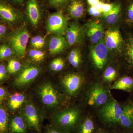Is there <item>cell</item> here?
Segmentation results:
<instances>
[{"mask_svg": "<svg viewBox=\"0 0 133 133\" xmlns=\"http://www.w3.org/2000/svg\"><path fill=\"white\" fill-rule=\"evenodd\" d=\"M29 37V33L26 28L17 30L10 36V44L15 52L20 57H23L25 55Z\"/></svg>", "mask_w": 133, "mask_h": 133, "instance_id": "obj_1", "label": "cell"}, {"mask_svg": "<svg viewBox=\"0 0 133 133\" xmlns=\"http://www.w3.org/2000/svg\"><path fill=\"white\" fill-rule=\"evenodd\" d=\"M122 112V108L115 100L107 102L99 111L102 118L110 124L119 123Z\"/></svg>", "mask_w": 133, "mask_h": 133, "instance_id": "obj_2", "label": "cell"}, {"mask_svg": "<svg viewBox=\"0 0 133 133\" xmlns=\"http://www.w3.org/2000/svg\"><path fill=\"white\" fill-rule=\"evenodd\" d=\"M66 18L62 13L57 12L51 15L48 19L46 29L48 34L61 35L66 33L67 29Z\"/></svg>", "mask_w": 133, "mask_h": 133, "instance_id": "obj_3", "label": "cell"}, {"mask_svg": "<svg viewBox=\"0 0 133 133\" xmlns=\"http://www.w3.org/2000/svg\"><path fill=\"white\" fill-rule=\"evenodd\" d=\"M79 111L76 108H72L60 113L56 118V122L62 128L69 129L74 127L79 118Z\"/></svg>", "mask_w": 133, "mask_h": 133, "instance_id": "obj_4", "label": "cell"}, {"mask_svg": "<svg viewBox=\"0 0 133 133\" xmlns=\"http://www.w3.org/2000/svg\"><path fill=\"white\" fill-rule=\"evenodd\" d=\"M108 94L105 89L99 84H95L90 89L88 104L92 106H103L107 102Z\"/></svg>", "mask_w": 133, "mask_h": 133, "instance_id": "obj_5", "label": "cell"}, {"mask_svg": "<svg viewBox=\"0 0 133 133\" xmlns=\"http://www.w3.org/2000/svg\"><path fill=\"white\" fill-rule=\"evenodd\" d=\"M39 94L44 104L48 106H54L59 103L57 93L51 84L46 83L41 87Z\"/></svg>", "mask_w": 133, "mask_h": 133, "instance_id": "obj_6", "label": "cell"}, {"mask_svg": "<svg viewBox=\"0 0 133 133\" xmlns=\"http://www.w3.org/2000/svg\"><path fill=\"white\" fill-rule=\"evenodd\" d=\"M92 59L95 66L99 69H102L106 62L108 48L102 39L92 48Z\"/></svg>", "mask_w": 133, "mask_h": 133, "instance_id": "obj_7", "label": "cell"}, {"mask_svg": "<svg viewBox=\"0 0 133 133\" xmlns=\"http://www.w3.org/2000/svg\"><path fill=\"white\" fill-rule=\"evenodd\" d=\"M83 79L77 74H67L62 79V84L66 92L74 95L78 92L83 84Z\"/></svg>", "mask_w": 133, "mask_h": 133, "instance_id": "obj_8", "label": "cell"}, {"mask_svg": "<svg viewBox=\"0 0 133 133\" xmlns=\"http://www.w3.org/2000/svg\"><path fill=\"white\" fill-rule=\"evenodd\" d=\"M24 115L27 125L30 128L38 132L40 130V122L36 109L33 104L26 105Z\"/></svg>", "mask_w": 133, "mask_h": 133, "instance_id": "obj_9", "label": "cell"}, {"mask_svg": "<svg viewBox=\"0 0 133 133\" xmlns=\"http://www.w3.org/2000/svg\"><path fill=\"white\" fill-rule=\"evenodd\" d=\"M40 72L38 67L30 66L24 69L15 79L17 85H23L32 81L37 77Z\"/></svg>", "mask_w": 133, "mask_h": 133, "instance_id": "obj_10", "label": "cell"}, {"mask_svg": "<svg viewBox=\"0 0 133 133\" xmlns=\"http://www.w3.org/2000/svg\"><path fill=\"white\" fill-rule=\"evenodd\" d=\"M103 34V27L100 23L92 22L88 24L87 35L93 43H97L102 39Z\"/></svg>", "mask_w": 133, "mask_h": 133, "instance_id": "obj_11", "label": "cell"}, {"mask_svg": "<svg viewBox=\"0 0 133 133\" xmlns=\"http://www.w3.org/2000/svg\"><path fill=\"white\" fill-rule=\"evenodd\" d=\"M27 13L30 22L33 26H36L41 19L40 8L36 0H28Z\"/></svg>", "mask_w": 133, "mask_h": 133, "instance_id": "obj_12", "label": "cell"}, {"mask_svg": "<svg viewBox=\"0 0 133 133\" xmlns=\"http://www.w3.org/2000/svg\"><path fill=\"white\" fill-rule=\"evenodd\" d=\"M119 123L126 128L133 127V104L129 103L122 108V112Z\"/></svg>", "mask_w": 133, "mask_h": 133, "instance_id": "obj_13", "label": "cell"}, {"mask_svg": "<svg viewBox=\"0 0 133 133\" xmlns=\"http://www.w3.org/2000/svg\"><path fill=\"white\" fill-rule=\"evenodd\" d=\"M0 17L7 22L16 21L19 18L17 12L9 5L0 2Z\"/></svg>", "mask_w": 133, "mask_h": 133, "instance_id": "obj_14", "label": "cell"}, {"mask_svg": "<svg viewBox=\"0 0 133 133\" xmlns=\"http://www.w3.org/2000/svg\"><path fill=\"white\" fill-rule=\"evenodd\" d=\"M66 43L63 36L57 35L51 38L49 43V51L52 55L62 52L66 46Z\"/></svg>", "mask_w": 133, "mask_h": 133, "instance_id": "obj_15", "label": "cell"}, {"mask_svg": "<svg viewBox=\"0 0 133 133\" xmlns=\"http://www.w3.org/2000/svg\"><path fill=\"white\" fill-rule=\"evenodd\" d=\"M122 38L119 31L117 30H108L105 33V44L108 49L118 47L121 43Z\"/></svg>", "mask_w": 133, "mask_h": 133, "instance_id": "obj_16", "label": "cell"}, {"mask_svg": "<svg viewBox=\"0 0 133 133\" xmlns=\"http://www.w3.org/2000/svg\"><path fill=\"white\" fill-rule=\"evenodd\" d=\"M81 28L78 24L72 23L67 28L66 32V41L70 46L74 45L80 38Z\"/></svg>", "mask_w": 133, "mask_h": 133, "instance_id": "obj_17", "label": "cell"}, {"mask_svg": "<svg viewBox=\"0 0 133 133\" xmlns=\"http://www.w3.org/2000/svg\"><path fill=\"white\" fill-rule=\"evenodd\" d=\"M111 89L130 91L133 90V79L130 77L122 78L115 82Z\"/></svg>", "mask_w": 133, "mask_h": 133, "instance_id": "obj_18", "label": "cell"}, {"mask_svg": "<svg viewBox=\"0 0 133 133\" xmlns=\"http://www.w3.org/2000/svg\"><path fill=\"white\" fill-rule=\"evenodd\" d=\"M84 5L80 1L75 0L71 3L69 8V14L72 18L77 19L83 16L84 14Z\"/></svg>", "mask_w": 133, "mask_h": 133, "instance_id": "obj_19", "label": "cell"}, {"mask_svg": "<svg viewBox=\"0 0 133 133\" xmlns=\"http://www.w3.org/2000/svg\"><path fill=\"white\" fill-rule=\"evenodd\" d=\"M10 128L14 133H26V124L20 116H16L12 120Z\"/></svg>", "mask_w": 133, "mask_h": 133, "instance_id": "obj_20", "label": "cell"}, {"mask_svg": "<svg viewBox=\"0 0 133 133\" xmlns=\"http://www.w3.org/2000/svg\"><path fill=\"white\" fill-rule=\"evenodd\" d=\"M121 5H115L111 10L105 14H103L106 21L109 24H113L117 22L121 11Z\"/></svg>", "mask_w": 133, "mask_h": 133, "instance_id": "obj_21", "label": "cell"}, {"mask_svg": "<svg viewBox=\"0 0 133 133\" xmlns=\"http://www.w3.org/2000/svg\"><path fill=\"white\" fill-rule=\"evenodd\" d=\"M25 96L20 93H16L10 97L9 101L10 107L13 110H16L21 106L25 100Z\"/></svg>", "mask_w": 133, "mask_h": 133, "instance_id": "obj_22", "label": "cell"}, {"mask_svg": "<svg viewBox=\"0 0 133 133\" xmlns=\"http://www.w3.org/2000/svg\"><path fill=\"white\" fill-rule=\"evenodd\" d=\"M95 129L94 122L91 119L87 118L81 123L79 133H93Z\"/></svg>", "mask_w": 133, "mask_h": 133, "instance_id": "obj_23", "label": "cell"}, {"mask_svg": "<svg viewBox=\"0 0 133 133\" xmlns=\"http://www.w3.org/2000/svg\"><path fill=\"white\" fill-rule=\"evenodd\" d=\"M8 119L6 111L0 108V133H5L7 128Z\"/></svg>", "mask_w": 133, "mask_h": 133, "instance_id": "obj_24", "label": "cell"}, {"mask_svg": "<svg viewBox=\"0 0 133 133\" xmlns=\"http://www.w3.org/2000/svg\"><path fill=\"white\" fill-rule=\"evenodd\" d=\"M29 55L31 59L35 62L43 61L45 57V52L37 49L30 50Z\"/></svg>", "mask_w": 133, "mask_h": 133, "instance_id": "obj_25", "label": "cell"}, {"mask_svg": "<svg viewBox=\"0 0 133 133\" xmlns=\"http://www.w3.org/2000/svg\"><path fill=\"white\" fill-rule=\"evenodd\" d=\"M21 64L20 62L14 59L10 60L8 64L7 70L11 74L16 73L21 69Z\"/></svg>", "mask_w": 133, "mask_h": 133, "instance_id": "obj_26", "label": "cell"}, {"mask_svg": "<svg viewBox=\"0 0 133 133\" xmlns=\"http://www.w3.org/2000/svg\"><path fill=\"white\" fill-rule=\"evenodd\" d=\"M116 77V71L111 66H108L106 69L104 74V79L108 82H111L114 80Z\"/></svg>", "mask_w": 133, "mask_h": 133, "instance_id": "obj_27", "label": "cell"}, {"mask_svg": "<svg viewBox=\"0 0 133 133\" xmlns=\"http://www.w3.org/2000/svg\"><path fill=\"white\" fill-rule=\"evenodd\" d=\"M12 54L11 49L7 45L4 44L0 47V59H3L9 57Z\"/></svg>", "mask_w": 133, "mask_h": 133, "instance_id": "obj_28", "label": "cell"}, {"mask_svg": "<svg viewBox=\"0 0 133 133\" xmlns=\"http://www.w3.org/2000/svg\"><path fill=\"white\" fill-rule=\"evenodd\" d=\"M80 56L81 55L78 50L76 49L72 50L70 52L69 56V60L70 63H71L76 58Z\"/></svg>", "mask_w": 133, "mask_h": 133, "instance_id": "obj_29", "label": "cell"}, {"mask_svg": "<svg viewBox=\"0 0 133 133\" xmlns=\"http://www.w3.org/2000/svg\"><path fill=\"white\" fill-rule=\"evenodd\" d=\"M115 6V5L114 4L104 3L102 6V13H103V14H107L112 10Z\"/></svg>", "mask_w": 133, "mask_h": 133, "instance_id": "obj_30", "label": "cell"}, {"mask_svg": "<svg viewBox=\"0 0 133 133\" xmlns=\"http://www.w3.org/2000/svg\"><path fill=\"white\" fill-rule=\"evenodd\" d=\"M68 0H49L50 4L55 7H59L63 5Z\"/></svg>", "mask_w": 133, "mask_h": 133, "instance_id": "obj_31", "label": "cell"}, {"mask_svg": "<svg viewBox=\"0 0 133 133\" xmlns=\"http://www.w3.org/2000/svg\"><path fill=\"white\" fill-rule=\"evenodd\" d=\"M47 133H66L55 127H49L47 128Z\"/></svg>", "mask_w": 133, "mask_h": 133, "instance_id": "obj_32", "label": "cell"}, {"mask_svg": "<svg viewBox=\"0 0 133 133\" xmlns=\"http://www.w3.org/2000/svg\"><path fill=\"white\" fill-rule=\"evenodd\" d=\"M89 14L93 16H94L98 17L99 16L101 12L96 9L95 6H91L88 10Z\"/></svg>", "mask_w": 133, "mask_h": 133, "instance_id": "obj_33", "label": "cell"}, {"mask_svg": "<svg viewBox=\"0 0 133 133\" xmlns=\"http://www.w3.org/2000/svg\"><path fill=\"white\" fill-rule=\"evenodd\" d=\"M128 55L129 59L133 64V42L129 45L128 50Z\"/></svg>", "mask_w": 133, "mask_h": 133, "instance_id": "obj_34", "label": "cell"}, {"mask_svg": "<svg viewBox=\"0 0 133 133\" xmlns=\"http://www.w3.org/2000/svg\"><path fill=\"white\" fill-rule=\"evenodd\" d=\"M45 42V38L41 36V38L39 39L37 43L35 49H42L44 46Z\"/></svg>", "mask_w": 133, "mask_h": 133, "instance_id": "obj_35", "label": "cell"}, {"mask_svg": "<svg viewBox=\"0 0 133 133\" xmlns=\"http://www.w3.org/2000/svg\"><path fill=\"white\" fill-rule=\"evenodd\" d=\"M6 68L3 65H0V81L2 80L5 77L6 75Z\"/></svg>", "mask_w": 133, "mask_h": 133, "instance_id": "obj_36", "label": "cell"}, {"mask_svg": "<svg viewBox=\"0 0 133 133\" xmlns=\"http://www.w3.org/2000/svg\"><path fill=\"white\" fill-rule=\"evenodd\" d=\"M7 32V28L4 25L0 24V39L5 36Z\"/></svg>", "mask_w": 133, "mask_h": 133, "instance_id": "obj_37", "label": "cell"}, {"mask_svg": "<svg viewBox=\"0 0 133 133\" xmlns=\"http://www.w3.org/2000/svg\"><path fill=\"white\" fill-rule=\"evenodd\" d=\"M59 58H56L52 60V62L51 63L50 68L52 71H56L57 66L59 62Z\"/></svg>", "mask_w": 133, "mask_h": 133, "instance_id": "obj_38", "label": "cell"}, {"mask_svg": "<svg viewBox=\"0 0 133 133\" xmlns=\"http://www.w3.org/2000/svg\"><path fill=\"white\" fill-rule=\"evenodd\" d=\"M64 65V62L62 58H59L56 71H59L62 70Z\"/></svg>", "mask_w": 133, "mask_h": 133, "instance_id": "obj_39", "label": "cell"}, {"mask_svg": "<svg viewBox=\"0 0 133 133\" xmlns=\"http://www.w3.org/2000/svg\"><path fill=\"white\" fill-rule=\"evenodd\" d=\"M128 16L130 20L133 21V3L130 5L129 8Z\"/></svg>", "mask_w": 133, "mask_h": 133, "instance_id": "obj_40", "label": "cell"}, {"mask_svg": "<svg viewBox=\"0 0 133 133\" xmlns=\"http://www.w3.org/2000/svg\"><path fill=\"white\" fill-rule=\"evenodd\" d=\"M87 2L91 6H94L99 2V0H87Z\"/></svg>", "mask_w": 133, "mask_h": 133, "instance_id": "obj_41", "label": "cell"}, {"mask_svg": "<svg viewBox=\"0 0 133 133\" xmlns=\"http://www.w3.org/2000/svg\"><path fill=\"white\" fill-rule=\"evenodd\" d=\"M6 93V91L4 88L0 87V101H1L5 97Z\"/></svg>", "mask_w": 133, "mask_h": 133, "instance_id": "obj_42", "label": "cell"}, {"mask_svg": "<svg viewBox=\"0 0 133 133\" xmlns=\"http://www.w3.org/2000/svg\"><path fill=\"white\" fill-rule=\"evenodd\" d=\"M104 3L100 1L98 4H97V5H95V8L96 9L100 11L102 13V6H103V4H104Z\"/></svg>", "mask_w": 133, "mask_h": 133, "instance_id": "obj_43", "label": "cell"}, {"mask_svg": "<svg viewBox=\"0 0 133 133\" xmlns=\"http://www.w3.org/2000/svg\"><path fill=\"white\" fill-rule=\"evenodd\" d=\"M14 2L17 4H22L24 1V0H12Z\"/></svg>", "mask_w": 133, "mask_h": 133, "instance_id": "obj_44", "label": "cell"}, {"mask_svg": "<svg viewBox=\"0 0 133 133\" xmlns=\"http://www.w3.org/2000/svg\"><path fill=\"white\" fill-rule=\"evenodd\" d=\"M98 133H106L105 132H99Z\"/></svg>", "mask_w": 133, "mask_h": 133, "instance_id": "obj_45", "label": "cell"}]
</instances>
